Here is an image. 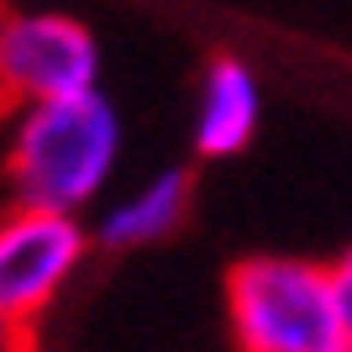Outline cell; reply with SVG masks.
I'll use <instances>...</instances> for the list:
<instances>
[{"label":"cell","instance_id":"cell-8","mask_svg":"<svg viewBox=\"0 0 352 352\" xmlns=\"http://www.w3.org/2000/svg\"><path fill=\"white\" fill-rule=\"evenodd\" d=\"M342 316H347V347H352V279H342Z\"/></svg>","mask_w":352,"mask_h":352},{"label":"cell","instance_id":"cell-5","mask_svg":"<svg viewBox=\"0 0 352 352\" xmlns=\"http://www.w3.org/2000/svg\"><path fill=\"white\" fill-rule=\"evenodd\" d=\"M263 121V85L242 58H210L195 100V153L200 158H236L258 137Z\"/></svg>","mask_w":352,"mask_h":352},{"label":"cell","instance_id":"cell-9","mask_svg":"<svg viewBox=\"0 0 352 352\" xmlns=\"http://www.w3.org/2000/svg\"><path fill=\"white\" fill-rule=\"evenodd\" d=\"M337 274H342V279H352V248H347V252L337 258Z\"/></svg>","mask_w":352,"mask_h":352},{"label":"cell","instance_id":"cell-4","mask_svg":"<svg viewBox=\"0 0 352 352\" xmlns=\"http://www.w3.org/2000/svg\"><path fill=\"white\" fill-rule=\"evenodd\" d=\"M100 89V43L69 11H11L0 27V100L37 105Z\"/></svg>","mask_w":352,"mask_h":352},{"label":"cell","instance_id":"cell-3","mask_svg":"<svg viewBox=\"0 0 352 352\" xmlns=\"http://www.w3.org/2000/svg\"><path fill=\"white\" fill-rule=\"evenodd\" d=\"M89 248L95 232L79 216L11 200L0 210V310L32 331L85 274Z\"/></svg>","mask_w":352,"mask_h":352},{"label":"cell","instance_id":"cell-1","mask_svg":"<svg viewBox=\"0 0 352 352\" xmlns=\"http://www.w3.org/2000/svg\"><path fill=\"white\" fill-rule=\"evenodd\" d=\"M116 163H121V116L100 89L11 111L6 147H0V179H6V195L16 206L79 216L105 195Z\"/></svg>","mask_w":352,"mask_h":352},{"label":"cell","instance_id":"cell-11","mask_svg":"<svg viewBox=\"0 0 352 352\" xmlns=\"http://www.w3.org/2000/svg\"><path fill=\"white\" fill-rule=\"evenodd\" d=\"M0 111H11V105H6V100H0Z\"/></svg>","mask_w":352,"mask_h":352},{"label":"cell","instance_id":"cell-10","mask_svg":"<svg viewBox=\"0 0 352 352\" xmlns=\"http://www.w3.org/2000/svg\"><path fill=\"white\" fill-rule=\"evenodd\" d=\"M6 16H11V6H6V0H0V27H6Z\"/></svg>","mask_w":352,"mask_h":352},{"label":"cell","instance_id":"cell-6","mask_svg":"<svg viewBox=\"0 0 352 352\" xmlns=\"http://www.w3.org/2000/svg\"><path fill=\"white\" fill-rule=\"evenodd\" d=\"M190 195H195V179L184 174V168H158V174H147L142 184H132L126 195H116L89 232L111 252L158 248V242H168V236L184 226Z\"/></svg>","mask_w":352,"mask_h":352},{"label":"cell","instance_id":"cell-2","mask_svg":"<svg viewBox=\"0 0 352 352\" xmlns=\"http://www.w3.org/2000/svg\"><path fill=\"white\" fill-rule=\"evenodd\" d=\"M226 326L236 352H347L337 263L258 252L226 274Z\"/></svg>","mask_w":352,"mask_h":352},{"label":"cell","instance_id":"cell-7","mask_svg":"<svg viewBox=\"0 0 352 352\" xmlns=\"http://www.w3.org/2000/svg\"><path fill=\"white\" fill-rule=\"evenodd\" d=\"M0 352H32V331L16 326L6 310H0Z\"/></svg>","mask_w":352,"mask_h":352},{"label":"cell","instance_id":"cell-12","mask_svg":"<svg viewBox=\"0 0 352 352\" xmlns=\"http://www.w3.org/2000/svg\"><path fill=\"white\" fill-rule=\"evenodd\" d=\"M347 352H352V347H347Z\"/></svg>","mask_w":352,"mask_h":352}]
</instances>
